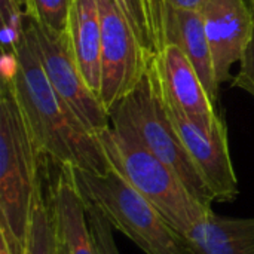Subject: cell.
<instances>
[{"mask_svg":"<svg viewBox=\"0 0 254 254\" xmlns=\"http://www.w3.org/2000/svg\"><path fill=\"white\" fill-rule=\"evenodd\" d=\"M155 60L165 97L207 131L216 129L223 119L186 55L177 46L165 45Z\"/></svg>","mask_w":254,"mask_h":254,"instance_id":"obj_10","label":"cell"},{"mask_svg":"<svg viewBox=\"0 0 254 254\" xmlns=\"http://www.w3.org/2000/svg\"><path fill=\"white\" fill-rule=\"evenodd\" d=\"M156 3L162 48L165 45H174L186 55L195 67L207 94L216 104L219 97V83L201 12L176 7L162 0H156Z\"/></svg>","mask_w":254,"mask_h":254,"instance_id":"obj_11","label":"cell"},{"mask_svg":"<svg viewBox=\"0 0 254 254\" xmlns=\"http://www.w3.org/2000/svg\"><path fill=\"white\" fill-rule=\"evenodd\" d=\"M98 6L101 18L100 100L110 113L137 86L152 58H147L115 0H98Z\"/></svg>","mask_w":254,"mask_h":254,"instance_id":"obj_7","label":"cell"},{"mask_svg":"<svg viewBox=\"0 0 254 254\" xmlns=\"http://www.w3.org/2000/svg\"><path fill=\"white\" fill-rule=\"evenodd\" d=\"M27 18V16H25ZM10 80L31 138L43 158L97 174L110 170L98 137L52 88L25 22L16 46Z\"/></svg>","mask_w":254,"mask_h":254,"instance_id":"obj_1","label":"cell"},{"mask_svg":"<svg viewBox=\"0 0 254 254\" xmlns=\"http://www.w3.org/2000/svg\"><path fill=\"white\" fill-rule=\"evenodd\" d=\"M71 1L73 0H28L25 13L46 28L63 33L67 31Z\"/></svg>","mask_w":254,"mask_h":254,"instance_id":"obj_17","label":"cell"},{"mask_svg":"<svg viewBox=\"0 0 254 254\" xmlns=\"http://www.w3.org/2000/svg\"><path fill=\"white\" fill-rule=\"evenodd\" d=\"M165 104L179 137L182 138L193 165L202 177L213 201H234L238 196L240 189L231 161L228 129L225 122H222L216 129L207 131L185 115L179 107H176L167 97Z\"/></svg>","mask_w":254,"mask_h":254,"instance_id":"obj_8","label":"cell"},{"mask_svg":"<svg viewBox=\"0 0 254 254\" xmlns=\"http://www.w3.org/2000/svg\"><path fill=\"white\" fill-rule=\"evenodd\" d=\"M25 16L22 4L18 0H0V18H1V39L4 51L9 49V55L13 58L16 46L19 45L24 30Z\"/></svg>","mask_w":254,"mask_h":254,"instance_id":"obj_18","label":"cell"},{"mask_svg":"<svg viewBox=\"0 0 254 254\" xmlns=\"http://www.w3.org/2000/svg\"><path fill=\"white\" fill-rule=\"evenodd\" d=\"M60 254H68L67 249H65V246L61 243V240H60Z\"/></svg>","mask_w":254,"mask_h":254,"instance_id":"obj_22","label":"cell"},{"mask_svg":"<svg viewBox=\"0 0 254 254\" xmlns=\"http://www.w3.org/2000/svg\"><path fill=\"white\" fill-rule=\"evenodd\" d=\"M25 22L31 31L43 70L55 92L95 135L110 127V113L85 82L74 58L68 33L52 31L28 15Z\"/></svg>","mask_w":254,"mask_h":254,"instance_id":"obj_6","label":"cell"},{"mask_svg":"<svg viewBox=\"0 0 254 254\" xmlns=\"http://www.w3.org/2000/svg\"><path fill=\"white\" fill-rule=\"evenodd\" d=\"M171 6L182 7V9H192V10H199L204 0H162Z\"/></svg>","mask_w":254,"mask_h":254,"instance_id":"obj_21","label":"cell"},{"mask_svg":"<svg viewBox=\"0 0 254 254\" xmlns=\"http://www.w3.org/2000/svg\"><path fill=\"white\" fill-rule=\"evenodd\" d=\"M86 204V202H85ZM86 214L98 254H121L113 238L110 222L92 205L86 204Z\"/></svg>","mask_w":254,"mask_h":254,"instance_id":"obj_19","label":"cell"},{"mask_svg":"<svg viewBox=\"0 0 254 254\" xmlns=\"http://www.w3.org/2000/svg\"><path fill=\"white\" fill-rule=\"evenodd\" d=\"M10 80L0 91V225L25 243L33 199L42 185L40 161Z\"/></svg>","mask_w":254,"mask_h":254,"instance_id":"obj_3","label":"cell"},{"mask_svg":"<svg viewBox=\"0 0 254 254\" xmlns=\"http://www.w3.org/2000/svg\"><path fill=\"white\" fill-rule=\"evenodd\" d=\"M18 1H19V3L22 4V7H24V6L27 7V1H28V0H18Z\"/></svg>","mask_w":254,"mask_h":254,"instance_id":"obj_23","label":"cell"},{"mask_svg":"<svg viewBox=\"0 0 254 254\" xmlns=\"http://www.w3.org/2000/svg\"><path fill=\"white\" fill-rule=\"evenodd\" d=\"M67 33L80 73L100 98L101 86V18L98 0H73Z\"/></svg>","mask_w":254,"mask_h":254,"instance_id":"obj_14","label":"cell"},{"mask_svg":"<svg viewBox=\"0 0 254 254\" xmlns=\"http://www.w3.org/2000/svg\"><path fill=\"white\" fill-rule=\"evenodd\" d=\"M250 1V4H252V7H253V10H254V0H249Z\"/></svg>","mask_w":254,"mask_h":254,"instance_id":"obj_24","label":"cell"},{"mask_svg":"<svg viewBox=\"0 0 254 254\" xmlns=\"http://www.w3.org/2000/svg\"><path fill=\"white\" fill-rule=\"evenodd\" d=\"M58 173L49 189L58 237L68 254H98L91 232L86 204L76 188L70 168L57 165Z\"/></svg>","mask_w":254,"mask_h":254,"instance_id":"obj_12","label":"cell"},{"mask_svg":"<svg viewBox=\"0 0 254 254\" xmlns=\"http://www.w3.org/2000/svg\"><path fill=\"white\" fill-rule=\"evenodd\" d=\"M97 137L110 168L143 195L180 237L213 211L192 196L176 173L138 140L124 119L110 115V127Z\"/></svg>","mask_w":254,"mask_h":254,"instance_id":"obj_2","label":"cell"},{"mask_svg":"<svg viewBox=\"0 0 254 254\" xmlns=\"http://www.w3.org/2000/svg\"><path fill=\"white\" fill-rule=\"evenodd\" d=\"M43 185V182H42ZM39 186L31 205L24 254H60V237L51 201Z\"/></svg>","mask_w":254,"mask_h":254,"instance_id":"obj_15","label":"cell"},{"mask_svg":"<svg viewBox=\"0 0 254 254\" xmlns=\"http://www.w3.org/2000/svg\"><path fill=\"white\" fill-rule=\"evenodd\" d=\"M110 115L124 119L138 140L176 173L192 196L211 207L214 201L168 115L155 58L150 60L137 86L110 110Z\"/></svg>","mask_w":254,"mask_h":254,"instance_id":"obj_5","label":"cell"},{"mask_svg":"<svg viewBox=\"0 0 254 254\" xmlns=\"http://www.w3.org/2000/svg\"><path fill=\"white\" fill-rule=\"evenodd\" d=\"M234 86H238L254 97V28L247 43L244 54L240 60V70L238 74L234 77Z\"/></svg>","mask_w":254,"mask_h":254,"instance_id":"obj_20","label":"cell"},{"mask_svg":"<svg viewBox=\"0 0 254 254\" xmlns=\"http://www.w3.org/2000/svg\"><path fill=\"white\" fill-rule=\"evenodd\" d=\"M188 254H254V219H232L214 211L182 235Z\"/></svg>","mask_w":254,"mask_h":254,"instance_id":"obj_13","label":"cell"},{"mask_svg":"<svg viewBox=\"0 0 254 254\" xmlns=\"http://www.w3.org/2000/svg\"><path fill=\"white\" fill-rule=\"evenodd\" d=\"M70 168L86 204L95 207L110 225L146 254H188L183 238L159 211L113 168L103 174Z\"/></svg>","mask_w":254,"mask_h":254,"instance_id":"obj_4","label":"cell"},{"mask_svg":"<svg viewBox=\"0 0 254 254\" xmlns=\"http://www.w3.org/2000/svg\"><path fill=\"white\" fill-rule=\"evenodd\" d=\"M127 16L147 58H155L162 49L161 24L156 0H115Z\"/></svg>","mask_w":254,"mask_h":254,"instance_id":"obj_16","label":"cell"},{"mask_svg":"<svg viewBox=\"0 0 254 254\" xmlns=\"http://www.w3.org/2000/svg\"><path fill=\"white\" fill-rule=\"evenodd\" d=\"M210 42L219 86L240 63L254 28V10L249 0H204L199 9Z\"/></svg>","mask_w":254,"mask_h":254,"instance_id":"obj_9","label":"cell"}]
</instances>
